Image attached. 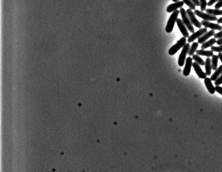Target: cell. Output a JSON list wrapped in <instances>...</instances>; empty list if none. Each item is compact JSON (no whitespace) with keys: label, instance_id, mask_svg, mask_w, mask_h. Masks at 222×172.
Returning <instances> with one entry per match:
<instances>
[{"label":"cell","instance_id":"33","mask_svg":"<svg viewBox=\"0 0 222 172\" xmlns=\"http://www.w3.org/2000/svg\"><path fill=\"white\" fill-rule=\"evenodd\" d=\"M217 56H218V58L220 59L221 62H222V53H219Z\"/></svg>","mask_w":222,"mask_h":172},{"label":"cell","instance_id":"11","mask_svg":"<svg viewBox=\"0 0 222 172\" xmlns=\"http://www.w3.org/2000/svg\"><path fill=\"white\" fill-rule=\"evenodd\" d=\"M192 66L194 68L196 74L198 76L199 78L202 79L206 78L207 76L206 73L202 71V69H201L200 66H199V64L196 63V62H193V64H192Z\"/></svg>","mask_w":222,"mask_h":172},{"label":"cell","instance_id":"32","mask_svg":"<svg viewBox=\"0 0 222 172\" xmlns=\"http://www.w3.org/2000/svg\"><path fill=\"white\" fill-rule=\"evenodd\" d=\"M216 44L218 45H222V37L221 38H219L218 40L216 41Z\"/></svg>","mask_w":222,"mask_h":172},{"label":"cell","instance_id":"6","mask_svg":"<svg viewBox=\"0 0 222 172\" xmlns=\"http://www.w3.org/2000/svg\"><path fill=\"white\" fill-rule=\"evenodd\" d=\"M207 28H200L199 30L197 31V32H194L190 36L188 37V42L189 43L193 42L197 38H199L201 36L207 32Z\"/></svg>","mask_w":222,"mask_h":172},{"label":"cell","instance_id":"10","mask_svg":"<svg viewBox=\"0 0 222 172\" xmlns=\"http://www.w3.org/2000/svg\"><path fill=\"white\" fill-rule=\"evenodd\" d=\"M192 59L191 57H189L186 59L185 67L183 70V74L184 76H188L190 74L191 67L192 66Z\"/></svg>","mask_w":222,"mask_h":172},{"label":"cell","instance_id":"12","mask_svg":"<svg viewBox=\"0 0 222 172\" xmlns=\"http://www.w3.org/2000/svg\"><path fill=\"white\" fill-rule=\"evenodd\" d=\"M184 2L183 1H178L175 3L170 4L167 8V11L168 13L172 12L175 11L177 10L178 8H182L184 5Z\"/></svg>","mask_w":222,"mask_h":172},{"label":"cell","instance_id":"24","mask_svg":"<svg viewBox=\"0 0 222 172\" xmlns=\"http://www.w3.org/2000/svg\"><path fill=\"white\" fill-rule=\"evenodd\" d=\"M200 2V9L202 11L206 10V7L207 6V2L206 0H199Z\"/></svg>","mask_w":222,"mask_h":172},{"label":"cell","instance_id":"17","mask_svg":"<svg viewBox=\"0 0 222 172\" xmlns=\"http://www.w3.org/2000/svg\"><path fill=\"white\" fill-rule=\"evenodd\" d=\"M216 43V40L215 38H212V39H210L208 41H206V42H204L203 44H202V45H201V48L202 49H207V48H208L209 47H212L213 45Z\"/></svg>","mask_w":222,"mask_h":172},{"label":"cell","instance_id":"23","mask_svg":"<svg viewBox=\"0 0 222 172\" xmlns=\"http://www.w3.org/2000/svg\"><path fill=\"white\" fill-rule=\"evenodd\" d=\"M182 1L184 2V3L186 4L187 6H189V8L192 10H195L196 9V6L193 2L191 1V0H182Z\"/></svg>","mask_w":222,"mask_h":172},{"label":"cell","instance_id":"2","mask_svg":"<svg viewBox=\"0 0 222 172\" xmlns=\"http://www.w3.org/2000/svg\"><path fill=\"white\" fill-rule=\"evenodd\" d=\"M179 13H180V11L178 10H176L173 11L172 13L171 14L170 18L168 20V23H167V26H166V29H165L167 33H171L173 30L175 22H176L177 19H178Z\"/></svg>","mask_w":222,"mask_h":172},{"label":"cell","instance_id":"3","mask_svg":"<svg viewBox=\"0 0 222 172\" xmlns=\"http://www.w3.org/2000/svg\"><path fill=\"white\" fill-rule=\"evenodd\" d=\"M186 38L183 37H181L176 44L172 46L169 51V54L170 55H173L175 54L176 53L180 50L181 48L183 47V46L186 44Z\"/></svg>","mask_w":222,"mask_h":172},{"label":"cell","instance_id":"21","mask_svg":"<svg viewBox=\"0 0 222 172\" xmlns=\"http://www.w3.org/2000/svg\"><path fill=\"white\" fill-rule=\"evenodd\" d=\"M198 43H197V42L193 43L190 49H189V53H188L189 56H193L194 55V53L197 51V48H198Z\"/></svg>","mask_w":222,"mask_h":172},{"label":"cell","instance_id":"14","mask_svg":"<svg viewBox=\"0 0 222 172\" xmlns=\"http://www.w3.org/2000/svg\"><path fill=\"white\" fill-rule=\"evenodd\" d=\"M204 82H205V85L206 86L207 88L209 93H211V94H214L215 91V88L212 84L211 79L209 78H205Z\"/></svg>","mask_w":222,"mask_h":172},{"label":"cell","instance_id":"35","mask_svg":"<svg viewBox=\"0 0 222 172\" xmlns=\"http://www.w3.org/2000/svg\"><path fill=\"white\" fill-rule=\"evenodd\" d=\"M172 1L174 2H177L179 1V0H172Z\"/></svg>","mask_w":222,"mask_h":172},{"label":"cell","instance_id":"13","mask_svg":"<svg viewBox=\"0 0 222 172\" xmlns=\"http://www.w3.org/2000/svg\"><path fill=\"white\" fill-rule=\"evenodd\" d=\"M215 34V33L214 30H211L208 31V32H207V33L204 34L202 36H201V37L198 38V44H202L204 42H206L208 38H210L213 36H214Z\"/></svg>","mask_w":222,"mask_h":172},{"label":"cell","instance_id":"22","mask_svg":"<svg viewBox=\"0 0 222 172\" xmlns=\"http://www.w3.org/2000/svg\"><path fill=\"white\" fill-rule=\"evenodd\" d=\"M192 59L195 61L196 63L199 64V65H202V66L205 65V62H204L203 59L199 55H197V54H194L192 56Z\"/></svg>","mask_w":222,"mask_h":172},{"label":"cell","instance_id":"15","mask_svg":"<svg viewBox=\"0 0 222 172\" xmlns=\"http://www.w3.org/2000/svg\"><path fill=\"white\" fill-rule=\"evenodd\" d=\"M206 73L207 76H210L212 71V64H211V60L209 57H207L206 60L205 64Z\"/></svg>","mask_w":222,"mask_h":172},{"label":"cell","instance_id":"28","mask_svg":"<svg viewBox=\"0 0 222 172\" xmlns=\"http://www.w3.org/2000/svg\"><path fill=\"white\" fill-rule=\"evenodd\" d=\"M215 91L221 94L222 96V87L219 86H216L215 87Z\"/></svg>","mask_w":222,"mask_h":172},{"label":"cell","instance_id":"7","mask_svg":"<svg viewBox=\"0 0 222 172\" xmlns=\"http://www.w3.org/2000/svg\"><path fill=\"white\" fill-rule=\"evenodd\" d=\"M186 12H187V14L189 16V19H190L191 23L198 28H201L202 24H201V22H199L196 18L195 13L192 11V10L190 9H188Z\"/></svg>","mask_w":222,"mask_h":172},{"label":"cell","instance_id":"30","mask_svg":"<svg viewBox=\"0 0 222 172\" xmlns=\"http://www.w3.org/2000/svg\"><path fill=\"white\" fill-rule=\"evenodd\" d=\"M214 37L215 38H220L222 37V31L215 34Z\"/></svg>","mask_w":222,"mask_h":172},{"label":"cell","instance_id":"29","mask_svg":"<svg viewBox=\"0 0 222 172\" xmlns=\"http://www.w3.org/2000/svg\"><path fill=\"white\" fill-rule=\"evenodd\" d=\"M219 0H209V1L207 3V5L208 6H212L216 2H218Z\"/></svg>","mask_w":222,"mask_h":172},{"label":"cell","instance_id":"19","mask_svg":"<svg viewBox=\"0 0 222 172\" xmlns=\"http://www.w3.org/2000/svg\"><path fill=\"white\" fill-rule=\"evenodd\" d=\"M207 13L213 15V16H218V15H222V10L219 9H207L206 10Z\"/></svg>","mask_w":222,"mask_h":172},{"label":"cell","instance_id":"1","mask_svg":"<svg viewBox=\"0 0 222 172\" xmlns=\"http://www.w3.org/2000/svg\"><path fill=\"white\" fill-rule=\"evenodd\" d=\"M180 13H181V16L182 18V20L185 26L188 28V30L192 33H194V28L193 26V24L191 23L190 19H189V16L187 14L184 8H180Z\"/></svg>","mask_w":222,"mask_h":172},{"label":"cell","instance_id":"18","mask_svg":"<svg viewBox=\"0 0 222 172\" xmlns=\"http://www.w3.org/2000/svg\"><path fill=\"white\" fill-rule=\"evenodd\" d=\"M222 73V65H220L217 69L215 70V72L213 73L211 76V80L212 81H215L218 79L220 74Z\"/></svg>","mask_w":222,"mask_h":172},{"label":"cell","instance_id":"9","mask_svg":"<svg viewBox=\"0 0 222 172\" xmlns=\"http://www.w3.org/2000/svg\"><path fill=\"white\" fill-rule=\"evenodd\" d=\"M176 22H177V26H178L181 33L183 35V37H185V38H187V37L188 38L189 37V33L182 20L180 19H178Z\"/></svg>","mask_w":222,"mask_h":172},{"label":"cell","instance_id":"4","mask_svg":"<svg viewBox=\"0 0 222 172\" xmlns=\"http://www.w3.org/2000/svg\"><path fill=\"white\" fill-rule=\"evenodd\" d=\"M189 49H190V45L189 43L186 44L183 46V49L180 54L179 59H178V64L181 67H182L184 65V62L186 60V55L189 53Z\"/></svg>","mask_w":222,"mask_h":172},{"label":"cell","instance_id":"5","mask_svg":"<svg viewBox=\"0 0 222 172\" xmlns=\"http://www.w3.org/2000/svg\"><path fill=\"white\" fill-rule=\"evenodd\" d=\"M195 15L199 17L200 18L203 19V20L206 21H217V18L215 16L210 15L208 13H206L203 11H200L198 10H195L194 11Z\"/></svg>","mask_w":222,"mask_h":172},{"label":"cell","instance_id":"25","mask_svg":"<svg viewBox=\"0 0 222 172\" xmlns=\"http://www.w3.org/2000/svg\"><path fill=\"white\" fill-rule=\"evenodd\" d=\"M211 51L215 52L221 53L222 52V45L219 46H212L211 48Z\"/></svg>","mask_w":222,"mask_h":172},{"label":"cell","instance_id":"8","mask_svg":"<svg viewBox=\"0 0 222 172\" xmlns=\"http://www.w3.org/2000/svg\"><path fill=\"white\" fill-rule=\"evenodd\" d=\"M201 23L202 25L206 28H211L213 30H219L220 31H222V26L218 24H215V23H212V22H209L208 21H206V20H202Z\"/></svg>","mask_w":222,"mask_h":172},{"label":"cell","instance_id":"27","mask_svg":"<svg viewBox=\"0 0 222 172\" xmlns=\"http://www.w3.org/2000/svg\"><path fill=\"white\" fill-rule=\"evenodd\" d=\"M221 7H222V0H219L217 3L215 4V9H219Z\"/></svg>","mask_w":222,"mask_h":172},{"label":"cell","instance_id":"16","mask_svg":"<svg viewBox=\"0 0 222 172\" xmlns=\"http://www.w3.org/2000/svg\"><path fill=\"white\" fill-rule=\"evenodd\" d=\"M196 53H197V55L207 56V57L213 56V55H214L213 52L211 50V51H207V50H205L204 49L197 50Z\"/></svg>","mask_w":222,"mask_h":172},{"label":"cell","instance_id":"26","mask_svg":"<svg viewBox=\"0 0 222 172\" xmlns=\"http://www.w3.org/2000/svg\"><path fill=\"white\" fill-rule=\"evenodd\" d=\"M222 84V75L218 77V79L215 81V84L216 86H219Z\"/></svg>","mask_w":222,"mask_h":172},{"label":"cell","instance_id":"31","mask_svg":"<svg viewBox=\"0 0 222 172\" xmlns=\"http://www.w3.org/2000/svg\"><path fill=\"white\" fill-rule=\"evenodd\" d=\"M196 6H200V2L199 0H191Z\"/></svg>","mask_w":222,"mask_h":172},{"label":"cell","instance_id":"20","mask_svg":"<svg viewBox=\"0 0 222 172\" xmlns=\"http://www.w3.org/2000/svg\"><path fill=\"white\" fill-rule=\"evenodd\" d=\"M218 57L217 55H213L211 60V64H212V69L213 70H216L217 69L218 65Z\"/></svg>","mask_w":222,"mask_h":172},{"label":"cell","instance_id":"34","mask_svg":"<svg viewBox=\"0 0 222 172\" xmlns=\"http://www.w3.org/2000/svg\"><path fill=\"white\" fill-rule=\"evenodd\" d=\"M217 23H218V24H221V23H222V17L217 19Z\"/></svg>","mask_w":222,"mask_h":172}]
</instances>
